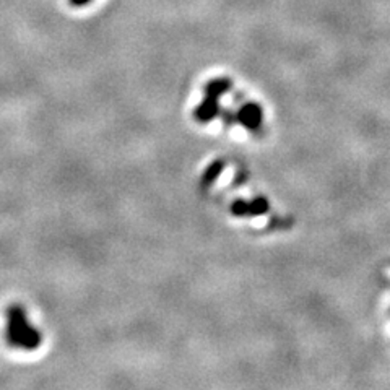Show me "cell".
I'll use <instances>...</instances> for the list:
<instances>
[{"label": "cell", "mask_w": 390, "mask_h": 390, "mask_svg": "<svg viewBox=\"0 0 390 390\" xmlns=\"http://www.w3.org/2000/svg\"><path fill=\"white\" fill-rule=\"evenodd\" d=\"M6 340L12 348L35 351L42 345V332L20 304H12L6 314Z\"/></svg>", "instance_id": "cell-1"}, {"label": "cell", "mask_w": 390, "mask_h": 390, "mask_svg": "<svg viewBox=\"0 0 390 390\" xmlns=\"http://www.w3.org/2000/svg\"><path fill=\"white\" fill-rule=\"evenodd\" d=\"M222 169H223V163L216 161L215 164H211V166L209 168V171L205 172V177H204L205 184H210L211 181H215L216 176H218L220 172H222Z\"/></svg>", "instance_id": "cell-5"}, {"label": "cell", "mask_w": 390, "mask_h": 390, "mask_svg": "<svg viewBox=\"0 0 390 390\" xmlns=\"http://www.w3.org/2000/svg\"><path fill=\"white\" fill-rule=\"evenodd\" d=\"M231 83L227 78H216L213 82H210L205 88V98L200 103V106L197 107L195 117L200 122H209L215 119V116L218 114V100L220 96H223L224 93L229 90Z\"/></svg>", "instance_id": "cell-2"}, {"label": "cell", "mask_w": 390, "mask_h": 390, "mask_svg": "<svg viewBox=\"0 0 390 390\" xmlns=\"http://www.w3.org/2000/svg\"><path fill=\"white\" fill-rule=\"evenodd\" d=\"M88 0H72V3H75V6H83V3H87Z\"/></svg>", "instance_id": "cell-6"}, {"label": "cell", "mask_w": 390, "mask_h": 390, "mask_svg": "<svg viewBox=\"0 0 390 390\" xmlns=\"http://www.w3.org/2000/svg\"><path fill=\"white\" fill-rule=\"evenodd\" d=\"M267 209H269V204H267L265 199H257L254 200L252 204H246V202H236L233 205V213L234 215H260L265 213Z\"/></svg>", "instance_id": "cell-4"}, {"label": "cell", "mask_w": 390, "mask_h": 390, "mask_svg": "<svg viewBox=\"0 0 390 390\" xmlns=\"http://www.w3.org/2000/svg\"><path fill=\"white\" fill-rule=\"evenodd\" d=\"M236 119L241 122L244 127H247L249 130H257L258 125L262 124V109L257 105H246L239 111Z\"/></svg>", "instance_id": "cell-3"}]
</instances>
